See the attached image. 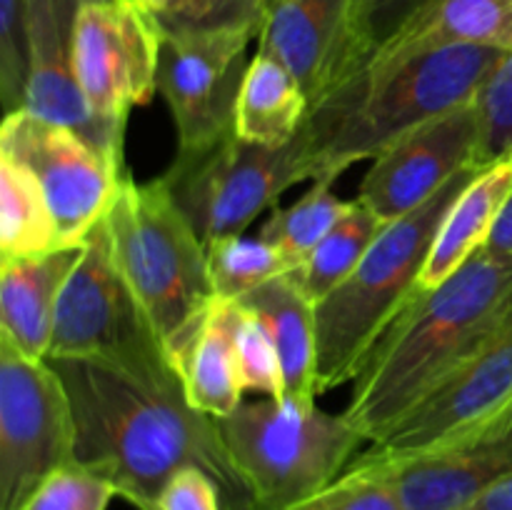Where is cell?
Returning <instances> with one entry per match:
<instances>
[{
	"label": "cell",
	"instance_id": "cell-6",
	"mask_svg": "<svg viewBox=\"0 0 512 510\" xmlns=\"http://www.w3.org/2000/svg\"><path fill=\"white\" fill-rule=\"evenodd\" d=\"M235 468L253 493L255 510H288L340 478L368 445L343 413L298 408L288 400L240 403L215 418Z\"/></svg>",
	"mask_w": 512,
	"mask_h": 510
},
{
	"label": "cell",
	"instance_id": "cell-30",
	"mask_svg": "<svg viewBox=\"0 0 512 510\" xmlns=\"http://www.w3.org/2000/svg\"><path fill=\"white\" fill-rule=\"evenodd\" d=\"M113 498H118V490L105 475L73 460L53 470L23 510H108Z\"/></svg>",
	"mask_w": 512,
	"mask_h": 510
},
{
	"label": "cell",
	"instance_id": "cell-7",
	"mask_svg": "<svg viewBox=\"0 0 512 510\" xmlns=\"http://www.w3.org/2000/svg\"><path fill=\"white\" fill-rule=\"evenodd\" d=\"M90 360L163 390L183 388L178 365L110 253L105 223L85 238L60 295L45 360Z\"/></svg>",
	"mask_w": 512,
	"mask_h": 510
},
{
	"label": "cell",
	"instance_id": "cell-9",
	"mask_svg": "<svg viewBox=\"0 0 512 510\" xmlns=\"http://www.w3.org/2000/svg\"><path fill=\"white\" fill-rule=\"evenodd\" d=\"M75 460L68 388L48 360L0 338V510H23L60 465Z\"/></svg>",
	"mask_w": 512,
	"mask_h": 510
},
{
	"label": "cell",
	"instance_id": "cell-22",
	"mask_svg": "<svg viewBox=\"0 0 512 510\" xmlns=\"http://www.w3.org/2000/svg\"><path fill=\"white\" fill-rule=\"evenodd\" d=\"M310 118V103L285 65L255 53L245 70L235 110V135L258 145H285Z\"/></svg>",
	"mask_w": 512,
	"mask_h": 510
},
{
	"label": "cell",
	"instance_id": "cell-10",
	"mask_svg": "<svg viewBox=\"0 0 512 510\" xmlns=\"http://www.w3.org/2000/svg\"><path fill=\"white\" fill-rule=\"evenodd\" d=\"M255 28H160L158 93L173 118L178 155H198L235 135V110Z\"/></svg>",
	"mask_w": 512,
	"mask_h": 510
},
{
	"label": "cell",
	"instance_id": "cell-19",
	"mask_svg": "<svg viewBox=\"0 0 512 510\" xmlns=\"http://www.w3.org/2000/svg\"><path fill=\"white\" fill-rule=\"evenodd\" d=\"M253 310L268 328L283 368V400L298 408H313L318 398V340L315 305L290 275L270 280L238 300Z\"/></svg>",
	"mask_w": 512,
	"mask_h": 510
},
{
	"label": "cell",
	"instance_id": "cell-23",
	"mask_svg": "<svg viewBox=\"0 0 512 510\" xmlns=\"http://www.w3.org/2000/svg\"><path fill=\"white\" fill-rule=\"evenodd\" d=\"M425 45L512 50V0H430L385 48Z\"/></svg>",
	"mask_w": 512,
	"mask_h": 510
},
{
	"label": "cell",
	"instance_id": "cell-28",
	"mask_svg": "<svg viewBox=\"0 0 512 510\" xmlns=\"http://www.w3.org/2000/svg\"><path fill=\"white\" fill-rule=\"evenodd\" d=\"M235 358H238L240 383L245 393H260L265 398L283 400V368H280L278 350L263 320L235 300L233 315Z\"/></svg>",
	"mask_w": 512,
	"mask_h": 510
},
{
	"label": "cell",
	"instance_id": "cell-18",
	"mask_svg": "<svg viewBox=\"0 0 512 510\" xmlns=\"http://www.w3.org/2000/svg\"><path fill=\"white\" fill-rule=\"evenodd\" d=\"M80 250L83 245L30 258H0V338L28 358H48L60 295Z\"/></svg>",
	"mask_w": 512,
	"mask_h": 510
},
{
	"label": "cell",
	"instance_id": "cell-32",
	"mask_svg": "<svg viewBox=\"0 0 512 510\" xmlns=\"http://www.w3.org/2000/svg\"><path fill=\"white\" fill-rule=\"evenodd\" d=\"M268 0H168L155 15L163 30H235L260 33Z\"/></svg>",
	"mask_w": 512,
	"mask_h": 510
},
{
	"label": "cell",
	"instance_id": "cell-13",
	"mask_svg": "<svg viewBox=\"0 0 512 510\" xmlns=\"http://www.w3.org/2000/svg\"><path fill=\"white\" fill-rule=\"evenodd\" d=\"M512 405V305L493 335L350 465H383L463 435ZM348 465V468H350Z\"/></svg>",
	"mask_w": 512,
	"mask_h": 510
},
{
	"label": "cell",
	"instance_id": "cell-1",
	"mask_svg": "<svg viewBox=\"0 0 512 510\" xmlns=\"http://www.w3.org/2000/svg\"><path fill=\"white\" fill-rule=\"evenodd\" d=\"M73 403L75 460L105 475L135 510H155L163 485L183 468L218 480L225 510H255L215 418L183 388L163 390L90 360H48Z\"/></svg>",
	"mask_w": 512,
	"mask_h": 510
},
{
	"label": "cell",
	"instance_id": "cell-33",
	"mask_svg": "<svg viewBox=\"0 0 512 510\" xmlns=\"http://www.w3.org/2000/svg\"><path fill=\"white\" fill-rule=\"evenodd\" d=\"M288 510H405L380 470L348 468L335 483Z\"/></svg>",
	"mask_w": 512,
	"mask_h": 510
},
{
	"label": "cell",
	"instance_id": "cell-15",
	"mask_svg": "<svg viewBox=\"0 0 512 510\" xmlns=\"http://www.w3.org/2000/svg\"><path fill=\"white\" fill-rule=\"evenodd\" d=\"M478 155L480 125L473 100L385 148L365 173L358 200L393 223L428 203L465 168L480 165Z\"/></svg>",
	"mask_w": 512,
	"mask_h": 510
},
{
	"label": "cell",
	"instance_id": "cell-4",
	"mask_svg": "<svg viewBox=\"0 0 512 510\" xmlns=\"http://www.w3.org/2000/svg\"><path fill=\"white\" fill-rule=\"evenodd\" d=\"M478 170L465 168L428 203L385 225L358 268L315 305L320 395L358 378L385 330L418 295L440 225Z\"/></svg>",
	"mask_w": 512,
	"mask_h": 510
},
{
	"label": "cell",
	"instance_id": "cell-25",
	"mask_svg": "<svg viewBox=\"0 0 512 510\" xmlns=\"http://www.w3.org/2000/svg\"><path fill=\"white\" fill-rule=\"evenodd\" d=\"M385 225L388 223L375 210L355 198L343 220L315 245L313 253L298 268L290 270V280L303 290L310 303L318 305L358 268Z\"/></svg>",
	"mask_w": 512,
	"mask_h": 510
},
{
	"label": "cell",
	"instance_id": "cell-40",
	"mask_svg": "<svg viewBox=\"0 0 512 510\" xmlns=\"http://www.w3.org/2000/svg\"><path fill=\"white\" fill-rule=\"evenodd\" d=\"M510 158H512V153H510Z\"/></svg>",
	"mask_w": 512,
	"mask_h": 510
},
{
	"label": "cell",
	"instance_id": "cell-11",
	"mask_svg": "<svg viewBox=\"0 0 512 510\" xmlns=\"http://www.w3.org/2000/svg\"><path fill=\"white\" fill-rule=\"evenodd\" d=\"M160 25L135 0H80L73 65L95 118L125 133L130 110L158 93Z\"/></svg>",
	"mask_w": 512,
	"mask_h": 510
},
{
	"label": "cell",
	"instance_id": "cell-5",
	"mask_svg": "<svg viewBox=\"0 0 512 510\" xmlns=\"http://www.w3.org/2000/svg\"><path fill=\"white\" fill-rule=\"evenodd\" d=\"M103 223L120 275L178 360L205 310L218 298L203 238L163 178L138 183L125 175Z\"/></svg>",
	"mask_w": 512,
	"mask_h": 510
},
{
	"label": "cell",
	"instance_id": "cell-39",
	"mask_svg": "<svg viewBox=\"0 0 512 510\" xmlns=\"http://www.w3.org/2000/svg\"><path fill=\"white\" fill-rule=\"evenodd\" d=\"M270 3H273V0H268V5H270Z\"/></svg>",
	"mask_w": 512,
	"mask_h": 510
},
{
	"label": "cell",
	"instance_id": "cell-24",
	"mask_svg": "<svg viewBox=\"0 0 512 510\" xmlns=\"http://www.w3.org/2000/svg\"><path fill=\"white\" fill-rule=\"evenodd\" d=\"M58 248V225L38 178L0 153V258H30Z\"/></svg>",
	"mask_w": 512,
	"mask_h": 510
},
{
	"label": "cell",
	"instance_id": "cell-38",
	"mask_svg": "<svg viewBox=\"0 0 512 510\" xmlns=\"http://www.w3.org/2000/svg\"><path fill=\"white\" fill-rule=\"evenodd\" d=\"M135 3H138L143 10H148V13L158 15L160 10L165 8V3H168V0H135Z\"/></svg>",
	"mask_w": 512,
	"mask_h": 510
},
{
	"label": "cell",
	"instance_id": "cell-37",
	"mask_svg": "<svg viewBox=\"0 0 512 510\" xmlns=\"http://www.w3.org/2000/svg\"><path fill=\"white\" fill-rule=\"evenodd\" d=\"M460 510H512V473L490 485Z\"/></svg>",
	"mask_w": 512,
	"mask_h": 510
},
{
	"label": "cell",
	"instance_id": "cell-14",
	"mask_svg": "<svg viewBox=\"0 0 512 510\" xmlns=\"http://www.w3.org/2000/svg\"><path fill=\"white\" fill-rule=\"evenodd\" d=\"M258 50L290 70L310 113L370 63L355 0H273L260 25Z\"/></svg>",
	"mask_w": 512,
	"mask_h": 510
},
{
	"label": "cell",
	"instance_id": "cell-26",
	"mask_svg": "<svg viewBox=\"0 0 512 510\" xmlns=\"http://www.w3.org/2000/svg\"><path fill=\"white\" fill-rule=\"evenodd\" d=\"M335 180H315L313 188L295 203L275 205L260 225L258 238L273 245L290 260L293 270L313 253L315 245L343 220L353 200H340L333 193Z\"/></svg>",
	"mask_w": 512,
	"mask_h": 510
},
{
	"label": "cell",
	"instance_id": "cell-20",
	"mask_svg": "<svg viewBox=\"0 0 512 510\" xmlns=\"http://www.w3.org/2000/svg\"><path fill=\"white\" fill-rule=\"evenodd\" d=\"M512 193V158L478 170L455 198L438 230L430 258L420 275V288H438L488 245L500 210Z\"/></svg>",
	"mask_w": 512,
	"mask_h": 510
},
{
	"label": "cell",
	"instance_id": "cell-8",
	"mask_svg": "<svg viewBox=\"0 0 512 510\" xmlns=\"http://www.w3.org/2000/svg\"><path fill=\"white\" fill-rule=\"evenodd\" d=\"M160 178L195 233L210 243L245 233L295 185L323 180V165L308 120L298 138L275 148L230 135L205 153L175 155Z\"/></svg>",
	"mask_w": 512,
	"mask_h": 510
},
{
	"label": "cell",
	"instance_id": "cell-27",
	"mask_svg": "<svg viewBox=\"0 0 512 510\" xmlns=\"http://www.w3.org/2000/svg\"><path fill=\"white\" fill-rule=\"evenodd\" d=\"M205 253H208L210 283L215 295L223 300H240L260 285L293 270L290 260L273 245L243 233L210 240L205 243Z\"/></svg>",
	"mask_w": 512,
	"mask_h": 510
},
{
	"label": "cell",
	"instance_id": "cell-12",
	"mask_svg": "<svg viewBox=\"0 0 512 510\" xmlns=\"http://www.w3.org/2000/svg\"><path fill=\"white\" fill-rule=\"evenodd\" d=\"M0 153L38 178L58 225L60 248L85 243L95 225L103 223L128 175L75 130L25 108L3 118Z\"/></svg>",
	"mask_w": 512,
	"mask_h": 510
},
{
	"label": "cell",
	"instance_id": "cell-17",
	"mask_svg": "<svg viewBox=\"0 0 512 510\" xmlns=\"http://www.w3.org/2000/svg\"><path fill=\"white\" fill-rule=\"evenodd\" d=\"M80 0H25L30 73L25 110L75 130L95 150L125 168V133L95 118L73 65V25Z\"/></svg>",
	"mask_w": 512,
	"mask_h": 510
},
{
	"label": "cell",
	"instance_id": "cell-34",
	"mask_svg": "<svg viewBox=\"0 0 512 510\" xmlns=\"http://www.w3.org/2000/svg\"><path fill=\"white\" fill-rule=\"evenodd\" d=\"M428 3L430 0H355L360 38L370 58L383 50Z\"/></svg>",
	"mask_w": 512,
	"mask_h": 510
},
{
	"label": "cell",
	"instance_id": "cell-3",
	"mask_svg": "<svg viewBox=\"0 0 512 510\" xmlns=\"http://www.w3.org/2000/svg\"><path fill=\"white\" fill-rule=\"evenodd\" d=\"M505 50L483 45L385 48L310 113L323 180L375 160L403 135L475 100Z\"/></svg>",
	"mask_w": 512,
	"mask_h": 510
},
{
	"label": "cell",
	"instance_id": "cell-35",
	"mask_svg": "<svg viewBox=\"0 0 512 510\" xmlns=\"http://www.w3.org/2000/svg\"><path fill=\"white\" fill-rule=\"evenodd\" d=\"M155 510H225L223 490L203 468H183L163 485Z\"/></svg>",
	"mask_w": 512,
	"mask_h": 510
},
{
	"label": "cell",
	"instance_id": "cell-29",
	"mask_svg": "<svg viewBox=\"0 0 512 510\" xmlns=\"http://www.w3.org/2000/svg\"><path fill=\"white\" fill-rule=\"evenodd\" d=\"M475 113L480 125V165H493L512 153V50L488 75L475 95Z\"/></svg>",
	"mask_w": 512,
	"mask_h": 510
},
{
	"label": "cell",
	"instance_id": "cell-31",
	"mask_svg": "<svg viewBox=\"0 0 512 510\" xmlns=\"http://www.w3.org/2000/svg\"><path fill=\"white\" fill-rule=\"evenodd\" d=\"M30 38L25 0H0V103L3 115L25 108Z\"/></svg>",
	"mask_w": 512,
	"mask_h": 510
},
{
	"label": "cell",
	"instance_id": "cell-21",
	"mask_svg": "<svg viewBox=\"0 0 512 510\" xmlns=\"http://www.w3.org/2000/svg\"><path fill=\"white\" fill-rule=\"evenodd\" d=\"M233 315L235 300L215 298L175 360L188 403L210 418H225L245 400L235 358Z\"/></svg>",
	"mask_w": 512,
	"mask_h": 510
},
{
	"label": "cell",
	"instance_id": "cell-36",
	"mask_svg": "<svg viewBox=\"0 0 512 510\" xmlns=\"http://www.w3.org/2000/svg\"><path fill=\"white\" fill-rule=\"evenodd\" d=\"M490 255L495 258H503V260H512V193L508 198V203L503 205L500 210V218L495 223L493 233H490L488 245H485Z\"/></svg>",
	"mask_w": 512,
	"mask_h": 510
},
{
	"label": "cell",
	"instance_id": "cell-2",
	"mask_svg": "<svg viewBox=\"0 0 512 510\" xmlns=\"http://www.w3.org/2000/svg\"><path fill=\"white\" fill-rule=\"evenodd\" d=\"M512 305V260L480 250L438 288H420L353 380L345 418L368 443L473 355Z\"/></svg>",
	"mask_w": 512,
	"mask_h": 510
},
{
	"label": "cell",
	"instance_id": "cell-16",
	"mask_svg": "<svg viewBox=\"0 0 512 510\" xmlns=\"http://www.w3.org/2000/svg\"><path fill=\"white\" fill-rule=\"evenodd\" d=\"M350 468L380 470L405 510H460L512 473V405L488 423L423 453Z\"/></svg>",
	"mask_w": 512,
	"mask_h": 510
}]
</instances>
